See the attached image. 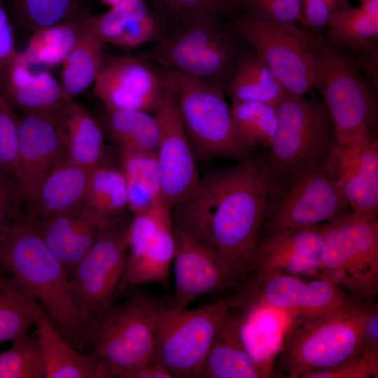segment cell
Here are the masks:
<instances>
[{"instance_id":"7402d4cb","label":"cell","mask_w":378,"mask_h":378,"mask_svg":"<svg viewBox=\"0 0 378 378\" xmlns=\"http://www.w3.org/2000/svg\"><path fill=\"white\" fill-rule=\"evenodd\" d=\"M18 136L13 184L17 202L29 207L62 151L55 125L42 118H19Z\"/></svg>"},{"instance_id":"bcb514c9","label":"cell","mask_w":378,"mask_h":378,"mask_svg":"<svg viewBox=\"0 0 378 378\" xmlns=\"http://www.w3.org/2000/svg\"><path fill=\"white\" fill-rule=\"evenodd\" d=\"M15 52L13 25L0 3V69Z\"/></svg>"},{"instance_id":"ac0fdd59","label":"cell","mask_w":378,"mask_h":378,"mask_svg":"<svg viewBox=\"0 0 378 378\" xmlns=\"http://www.w3.org/2000/svg\"><path fill=\"white\" fill-rule=\"evenodd\" d=\"M325 224L285 230L260 237L246 277L249 276L250 281L255 282L277 274L319 278Z\"/></svg>"},{"instance_id":"2e32d148","label":"cell","mask_w":378,"mask_h":378,"mask_svg":"<svg viewBox=\"0 0 378 378\" xmlns=\"http://www.w3.org/2000/svg\"><path fill=\"white\" fill-rule=\"evenodd\" d=\"M240 296L258 300L296 317H316L353 309L358 304L344 290L321 279L304 281L277 274L260 281L244 282Z\"/></svg>"},{"instance_id":"9c48e42d","label":"cell","mask_w":378,"mask_h":378,"mask_svg":"<svg viewBox=\"0 0 378 378\" xmlns=\"http://www.w3.org/2000/svg\"><path fill=\"white\" fill-rule=\"evenodd\" d=\"M349 208L324 160L276 181L260 236L326 223Z\"/></svg>"},{"instance_id":"7a4b0ae2","label":"cell","mask_w":378,"mask_h":378,"mask_svg":"<svg viewBox=\"0 0 378 378\" xmlns=\"http://www.w3.org/2000/svg\"><path fill=\"white\" fill-rule=\"evenodd\" d=\"M0 265L40 304L68 342L88 341L68 274L31 220L9 222L0 233Z\"/></svg>"},{"instance_id":"ba28073f","label":"cell","mask_w":378,"mask_h":378,"mask_svg":"<svg viewBox=\"0 0 378 378\" xmlns=\"http://www.w3.org/2000/svg\"><path fill=\"white\" fill-rule=\"evenodd\" d=\"M160 305L135 294L111 306L90 328L88 340L105 362L111 377L128 378L151 363Z\"/></svg>"},{"instance_id":"60d3db41","label":"cell","mask_w":378,"mask_h":378,"mask_svg":"<svg viewBox=\"0 0 378 378\" xmlns=\"http://www.w3.org/2000/svg\"><path fill=\"white\" fill-rule=\"evenodd\" d=\"M0 378H45L38 337L24 335L0 352Z\"/></svg>"},{"instance_id":"4fadbf2b","label":"cell","mask_w":378,"mask_h":378,"mask_svg":"<svg viewBox=\"0 0 378 378\" xmlns=\"http://www.w3.org/2000/svg\"><path fill=\"white\" fill-rule=\"evenodd\" d=\"M229 307V300L194 309L160 307L152 363L176 378L195 377Z\"/></svg>"},{"instance_id":"7bdbcfd3","label":"cell","mask_w":378,"mask_h":378,"mask_svg":"<svg viewBox=\"0 0 378 378\" xmlns=\"http://www.w3.org/2000/svg\"><path fill=\"white\" fill-rule=\"evenodd\" d=\"M18 120L15 111L0 94V174L13 183L18 157Z\"/></svg>"},{"instance_id":"3957f363","label":"cell","mask_w":378,"mask_h":378,"mask_svg":"<svg viewBox=\"0 0 378 378\" xmlns=\"http://www.w3.org/2000/svg\"><path fill=\"white\" fill-rule=\"evenodd\" d=\"M218 15H201L164 35L146 57L169 69L225 89L248 51Z\"/></svg>"},{"instance_id":"d6a6232c","label":"cell","mask_w":378,"mask_h":378,"mask_svg":"<svg viewBox=\"0 0 378 378\" xmlns=\"http://www.w3.org/2000/svg\"><path fill=\"white\" fill-rule=\"evenodd\" d=\"M118 150L119 168L126 182L128 209L134 215L164 203L155 153Z\"/></svg>"},{"instance_id":"484cf974","label":"cell","mask_w":378,"mask_h":378,"mask_svg":"<svg viewBox=\"0 0 378 378\" xmlns=\"http://www.w3.org/2000/svg\"><path fill=\"white\" fill-rule=\"evenodd\" d=\"M89 20L104 44L134 48L164 36L146 0H125Z\"/></svg>"},{"instance_id":"277c9868","label":"cell","mask_w":378,"mask_h":378,"mask_svg":"<svg viewBox=\"0 0 378 378\" xmlns=\"http://www.w3.org/2000/svg\"><path fill=\"white\" fill-rule=\"evenodd\" d=\"M318 277L359 304L372 303L378 292L377 216L352 211L326 223Z\"/></svg>"},{"instance_id":"9a60e30c","label":"cell","mask_w":378,"mask_h":378,"mask_svg":"<svg viewBox=\"0 0 378 378\" xmlns=\"http://www.w3.org/2000/svg\"><path fill=\"white\" fill-rule=\"evenodd\" d=\"M176 248L172 210L162 203L134 214L128 232L125 280L127 285H168Z\"/></svg>"},{"instance_id":"ffe728a7","label":"cell","mask_w":378,"mask_h":378,"mask_svg":"<svg viewBox=\"0 0 378 378\" xmlns=\"http://www.w3.org/2000/svg\"><path fill=\"white\" fill-rule=\"evenodd\" d=\"M164 88V74H158L144 59L114 57L105 59L94 82V94L106 108L154 114Z\"/></svg>"},{"instance_id":"1f68e13d","label":"cell","mask_w":378,"mask_h":378,"mask_svg":"<svg viewBox=\"0 0 378 378\" xmlns=\"http://www.w3.org/2000/svg\"><path fill=\"white\" fill-rule=\"evenodd\" d=\"M90 15L85 18L74 46L62 63L61 85L71 98L94 83L105 61L104 43L91 25Z\"/></svg>"},{"instance_id":"52a82bcc","label":"cell","mask_w":378,"mask_h":378,"mask_svg":"<svg viewBox=\"0 0 378 378\" xmlns=\"http://www.w3.org/2000/svg\"><path fill=\"white\" fill-rule=\"evenodd\" d=\"M195 157L241 158L247 149L237 133L221 87L176 71L164 74Z\"/></svg>"},{"instance_id":"8992f818","label":"cell","mask_w":378,"mask_h":378,"mask_svg":"<svg viewBox=\"0 0 378 378\" xmlns=\"http://www.w3.org/2000/svg\"><path fill=\"white\" fill-rule=\"evenodd\" d=\"M370 304L316 317H296L285 337L278 365L290 378L340 364L363 349Z\"/></svg>"},{"instance_id":"603a6c76","label":"cell","mask_w":378,"mask_h":378,"mask_svg":"<svg viewBox=\"0 0 378 378\" xmlns=\"http://www.w3.org/2000/svg\"><path fill=\"white\" fill-rule=\"evenodd\" d=\"M230 302L237 310L239 335L245 350L262 377H270L296 316L240 295Z\"/></svg>"},{"instance_id":"d6986e66","label":"cell","mask_w":378,"mask_h":378,"mask_svg":"<svg viewBox=\"0 0 378 378\" xmlns=\"http://www.w3.org/2000/svg\"><path fill=\"white\" fill-rule=\"evenodd\" d=\"M174 227L175 288L169 307L186 309L200 295L217 293L238 283L210 248L174 223Z\"/></svg>"},{"instance_id":"7dc6e473","label":"cell","mask_w":378,"mask_h":378,"mask_svg":"<svg viewBox=\"0 0 378 378\" xmlns=\"http://www.w3.org/2000/svg\"><path fill=\"white\" fill-rule=\"evenodd\" d=\"M14 185L11 181L0 174V233L9 221V215L16 202Z\"/></svg>"},{"instance_id":"836d02e7","label":"cell","mask_w":378,"mask_h":378,"mask_svg":"<svg viewBox=\"0 0 378 378\" xmlns=\"http://www.w3.org/2000/svg\"><path fill=\"white\" fill-rule=\"evenodd\" d=\"M88 13L78 6L60 22L34 33L22 52L32 64L55 66L62 64L74 46L79 29Z\"/></svg>"},{"instance_id":"cb8c5ba5","label":"cell","mask_w":378,"mask_h":378,"mask_svg":"<svg viewBox=\"0 0 378 378\" xmlns=\"http://www.w3.org/2000/svg\"><path fill=\"white\" fill-rule=\"evenodd\" d=\"M122 219L101 218L80 207L31 220L69 277L100 236Z\"/></svg>"},{"instance_id":"5b68a950","label":"cell","mask_w":378,"mask_h":378,"mask_svg":"<svg viewBox=\"0 0 378 378\" xmlns=\"http://www.w3.org/2000/svg\"><path fill=\"white\" fill-rule=\"evenodd\" d=\"M313 53V88L323 96L336 143H346L377 121L374 92L350 53L332 45L315 29Z\"/></svg>"},{"instance_id":"30bf717a","label":"cell","mask_w":378,"mask_h":378,"mask_svg":"<svg viewBox=\"0 0 378 378\" xmlns=\"http://www.w3.org/2000/svg\"><path fill=\"white\" fill-rule=\"evenodd\" d=\"M276 111L278 127L267 160L276 179L323 162L336 142L325 104L288 92Z\"/></svg>"},{"instance_id":"f35d334b","label":"cell","mask_w":378,"mask_h":378,"mask_svg":"<svg viewBox=\"0 0 378 378\" xmlns=\"http://www.w3.org/2000/svg\"><path fill=\"white\" fill-rule=\"evenodd\" d=\"M12 25L33 33L64 19L76 0H0Z\"/></svg>"},{"instance_id":"ee69618b","label":"cell","mask_w":378,"mask_h":378,"mask_svg":"<svg viewBox=\"0 0 378 378\" xmlns=\"http://www.w3.org/2000/svg\"><path fill=\"white\" fill-rule=\"evenodd\" d=\"M378 377V350L362 349L340 364L304 374L302 378H371Z\"/></svg>"},{"instance_id":"74e56055","label":"cell","mask_w":378,"mask_h":378,"mask_svg":"<svg viewBox=\"0 0 378 378\" xmlns=\"http://www.w3.org/2000/svg\"><path fill=\"white\" fill-rule=\"evenodd\" d=\"M234 122L247 150L258 145L270 148L278 127L276 108L255 102H234Z\"/></svg>"},{"instance_id":"c3c4849f","label":"cell","mask_w":378,"mask_h":378,"mask_svg":"<svg viewBox=\"0 0 378 378\" xmlns=\"http://www.w3.org/2000/svg\"><path fill=\"white\" fill-rule=\"evenodd\" d=\"M363 349L378 350V309L374 304L370 305L364 323Z\"/></svg>"},{"instance_id":"6da1fadb","label":"cell","mask_w":378,"mask_h":378,"mask_svg":"<svg viewBox=\"0 0 378 378\" xmlns=\"http://www.w3.org/2000/svg\"><path fill=\"white\" fill-rule=\"evenodd\" d=\"M276 181L267 161L259 159L212 171L173 209L174 223L210 248L238 282L244 281Z\"/></svg>"},{"instance_id":"8d00e7d4","label":"cell","mask_w":378,"mask_h":378,"mask_svg":"<svg viewBox=\"0 0 378 378\" xmlns=\"http://www.w3.org/2000/svg\"><path fill=\"white\" fill-rule=\"evenodd\" d=\"M30 295L0 265V344L29 334Z\"/></svg>"},{"instance_id":"83f0119b","label":"cell","mask_w":378,"mask_h":378,"mask_svg":"<svg viewBox=\"0 0 378 378\" xmlns=\"http://www.w3.org/2000/svg\"><path fill=\"white\" fill-rule=\"evenodd\" d=\"M55 125L68 160L89 169L107 162L102 127L83 106L71 101Z\"/></svg>"},{"instance_id":"d590c367","label":"cell","mask_w":378,"mask_h":378,"mask_svg":"<svg viewBox=\"0 0 378 378\" xmlns=\"http://www.w3.org/2000/svg\"><path fill=\"white\" fill-rule=\"evenodd\" d=\"M104 125L118 150L155 152L159 132L155 114L106 108Z\"/></svg>"},{"instance_id":"4dcf8cb0","label":"cell","mask_w":378,"mask_h":378,"mask_svg":"<svg viewBox=\"0 0 378 378\" xmlns=\"http://www.w3.org/2000/svg\"><path fill=\"white\" fill-rule=\"evenodd\" d=\"M225 92L232 103L255 102L276 108L288 93L270 67L253 50L239 62Z\"/></svg>"},{"instance_id":"5bb4252c","label":"cell","mask_w":378,"mask_h":378,"mask_svg":"<svg viewBox=\"0 0 378 378\" xmlns=\"http://www.w3.org/2000/svg\"><path fill=\"white\" fill-rule=\"evenodd\" d=\"M159 106L154 113L158 127L155 156L161 194L172 210L197 186L200 177L196 157L181 123L173 90L164 80Z\"/></svg>"},{"instance_id":"d4e9b609","label":"cell","mask_w":378,"mask_h":378,"mask_svg":"<svg viewBox=\"0 0 378 378\" xmlns=\"http://www.w3.org/2000/svg\"><path fill=\"white\" fill-rule=\"evenodd\" d=\"M31 296V295H30ZM30 307L45 368V378L111 377L99 354L77 351L31 296Z\"/></svg>"},{"instance_id":"44dd1931","label":"cell","mask_w":378,"mask_h":378,"mask_svg":"<svg viewBox=\"0 0 378 378\" xmlns=\"http://www.w3.org/2000/svg\"><path fill=\"white\" fill-rule=\"evenodd\" d=\"M34 66L16 50L0 69V94L23 116L55 125L72 98L49 71Z\"/></svg>"},{"instance_id":"8fae6325","label":"cell","mask_w":378,"mask_h":378,"mask_svg":"<svg viewBox=\"0 0 378 378\" xmlns=\"http://www.w3.org/2000/svg\"><path fill=\"white\" fill-rule=\"evenodd\" d=\"M231 29L270 67L287 92L304 96L313 88L314 29L272 22L236 11L225 16Z\"/></svg>"},{"instance_id":"b9f144b4","label":"cell","mask_w":378,"mask_h":378,"mask_svg":"<svg viewBox=\"0 0 378 378\" xmlns=\"http://www.w3.org/2000/svg\"><path fill=\"white\" fill-rule=\"evenodd\" d=\"M233 11L260 20L297 24L302 20V0H232Z\"/></svg>"},{"instance_id":"7c38bea8","label":"cell","mask_w":378,"mask_h":378,"mask_svg":"<svg viewBox=\"0 0 378 378\" xmlns=\"http://www.w3.org/2000/svg\"><path fill=\"white\" fill-rule=\"evenodd\" d=\"M130 222L122 219L106 230L69 277V290L88 333L127 284Z\"/></svg>"},{"instance_id":"4316f807","label":"cell","mask_w":378,"mask_h":378,"mask_svg":"<svg viewBox=\"0 0 378 378\" xmlns=\"http://www.w3.org/2000/svg\"><path fill=\"white\" fill-rule=\"evenodd\" d=\"M92 169L74 163L63 155L41 184L26 218H46L83 205Z\"/></svg>"},{"instance_id":"f907efd6","label":"cell","mask_w":378,"mask_h":378,"mask_svg":"<svg viewBox=\"0 0 378 378\" xmlns=\"http://www.w3.org/2000/svg\"><path fill=\"white\" fill-rule=\"evenodd\" d=\"M103 3L109 6L110 7L115 6L125 0H102Z\"/></svg>"},{"instance_id":"681fc988","label":"cell","mask_w":378,"mask_h":378,"mask_svg":"<svg viewBox=\"0 0 378 378\" xmlns=\"http://www.w3.org/2000/svg\"><path fill=\"white\" fill-rule=\"evenodd\" d=\"M128 378H176L164 365L152 363L132 372Z\"/></svg>"},{"instance_id":"e0dca14e","label":"cell","mask_w":378,"mask_h":378,"mask_svg":"<svg viewBox=\"0 0 378 378\" xmlns=\"http://www.w3.org/2000/svg\"><path fill=\"white\" fill-rule=\"evenodd\" d=\"M363 127L342 144L335 142L325 159L349 206L354 212L377 216L378 142Z\"/></svg>"},{"instance_id":"f1b7e54d","label":"cell","mask_w":378,"mask_h":378,"mask_svg":"<svg viewBox=\"0 0 378 378\" xmlns=\"http://www.w3.org/2000/svg\"><path fill=\"white\" fill-rule=\"evenodd\" d=\"M195 377H262L241 341L238 330L237 310L230 303Z\"/></svg>"},{"instance_id":"f546056e","label":"cell","mask_w":378,"mask_h":378,"mask_svg":"<svg viewBox=\"0 0 378 378\" xmlns=\"http://www.w3.org/2000/svg\"><path fill=\"white\" fill-rule=\"evenodd\" d=\"M327 26L326 38L346 52L365 54L377 50L378 0H360L356 7L351 6L333 13Z\"/></svg>"},{"instance_id":"e575fe53","label":"cell","mask_w":378,"mask_h":378,"mask_svg":"<svg viewBox=\"0 0 378 378\" xmlns=\"http://www.w3.org/2000/svg\"><path fill=\"white\" fill-rule=\"evenodd\" d=\"M81 207L104 219L122 217L128 209V198L125 179L119 167L107 161L92 169Z\"/></svg>"},{"instance_id":"f6af8a7d","label":"cell","mask_w":378,"mask_h":378,"mask_svg":"<svg viewBox=\"0 0 378 378\" xmlns=\"http://www.w3.org/2000/svg\"><path fill=\"white\" fill-rule=\"evenodd\" d=\"M350 6L349 0H302L300 22L307 28L318 30L327 26L333 13Z\"/></svg>"},{"instance_id":"ab89813d","label":"cell","mask_w":378,"mask_h":378,"mask_svg":"<svg viewBox=\"0 0 378 378\" xmlns=\"http://www.w3.org/2000/svg\"><path fill=\"white\" fill-rule=\"evenodd\" d=\"M162 25L172 31L201 15L225 17L233 11L232 0H146Z\"/></svg>"}]
</instances>
